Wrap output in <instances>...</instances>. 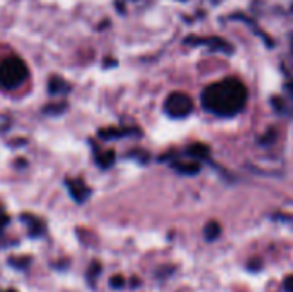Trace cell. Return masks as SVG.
Returning a JSON list of instances; mask_svg holds the SVG:
<instances>
[{
    "instance_id": "1",
    "label": "cell",
    "mask_w": 293,
    "mask_h": 292,
    "mask_svg": "<svg viewBox=\"0 0 293 292\" xmlns=\"http://www.w3.org/2000/svg\"><path fill=\"white\" fill-rule=\"evenodd\" d=\"M245 84L238 78H225L209 84L201 95L202 109L218 117H235L247 105Z\"/></svg>"
},
{
    "instance_id": "16",
    "label": "cell",
    "mask_w": 293,
    "mask_h": 292,
    "mask_svg": "<svg viewBox=\"0 0 293 292\" xmlns=\"http://www.w3.org/2000/svg\"><path fill=\"white\" fill-rule=\"evenodd\" d=\"M291 50H293V38H291Z\"/></svg>"
},
{
    "instance_id": "12",
    "label": "cell",
    "mask_w": 293,
    "mask_h": 292,
    "mask_svg": "<svg viewBox=\"0 0 293 292\" xmlns=\"http://www.w3.org/2000/svg\"><path fill=\"white\" fill-rule=\"evenodd\" d=\"M122 285H124V277L117 275L114 280H112V287H115V289H117V287H122Z\"/></svg>"
},
{
    "instance_id": "8",
    "label": "cell",
    "mask_w": 293,
    "mask_h": 292,
    "mask_svg": "<svg viewBox=\"0 0 293 292\" xmlns=\"http://www.w3.org/2000/svg\"><path fill=\"white\" fill-rule=\"evenodd\" d=\"M219 232H222V225H219L218 222H214V220H211V222L204 227V236H206L207 241L218 239Z\"/></svg>"
},
{
    "instance_id": "2",
    "label": "cell",
    "mask_w": 293,
    "mask_h": 292,
    "mask_svg": "<svg viewBox=\"0 0 293 292\" xmlns=\"http://www.w3.org/2000/svg\"><path fill=\"white\" fill-rule=\"evenodd\" d=\"M28 66L19 57H7L0 62V88L14 89L19 88L28 79Z\"/></svg>"
},
{
    "instance_id": "4",
    "label": "cell",
    "mask_w": 293,
    "mask_h": 292,
    "mask_svg": "<svg viewBox=\"0 0 293 292\" xmlns=\"http://www.w3.org/2000/svg\"><path fill=\"white\" fill-rule=\"evenodd\" d=\"M186 43L189 45H206L209 47L213 52H223V53H232L233 47L225 40L218 38V37H209V38H187Z\"/></svg>"
},
{
    "instance_id": "14",
    "label": "cell",
    "mask_w": 293,
    "mask_h": 292,
    "mask_svg": "<svg viewBox=\"0 0 293 292\" xmlns=\"http://www.w3.org/2000/svg\"><path fill=\"white\" fill-rule=\"evenodd\" d=\"M286 91H288V95H290V98L293 100V81H291V83H288V84H286Z\"/></svg>"
},
{
    "instance_id": "13",
    "label": "cell",
    "mask_w": 293,
    "mask_h": 292,
    "mask_svg": "<svg viewBox=\"0 0 293 292\" xmlns=\"http://www.w3.org/2000/svg\"><path fill=\"white\" fill-rule=\"evenodd\" d=\"M7 222H9V218L2 212H0V231H2V229L7 225Z\"/></svg>"
},
{
    "instance_id": "10",
    "label": "cell",
    "mask_w": 293,
    "mask_h": 292,
    "mask_svg": "<svg viewBox=\"0 0 293 292\" xmlns=\"http://www.w3.org/2000/svg\"><path fill=\"white\" fill-rule=\"evenodd\" d=\"M96 160H98V164L101 165L103 169H106V167H110L112 164H114V160H115V153L114 151H105L103 155H98L96 156Z\"/></svg>"
},
{
    "instance_id": "6",
    "label": "cell",
    "mask_w": 293,
    "mask_h": 292,
    "mask_svg": "<svg viewBox=\"0 0 293 292\" xmlns=\"http://www.w3.org/2000/svg\"><path fill=\"white\" fill-rule=\"evenodd\" d=\"M172 167L175 170H178L180 174H187V175H192V174H197L201 170V164L199 161H182V160H175L172 161Z\"/></svg>"
},
{
    "instance_id": "11",
    "label": "cell",
    "mask_w": 293,
    "mask_h": 292,
    "mask_svg": "<svg viewBox=\"0 0 293 292\" xmlns=\"http://www.w3.org/2000/svg\"><path fill=\"white\" fill-rule=\"evenodd\" d=\"M285 290L286 292H293V275H288L286 278H285Z\"/></svg>"
},
{
    "instance_id": "5",
    "label": "cell",
    "mask_w": 293,
    "mask_h": 292,
    "mask_svg": "<svg viewBox=\"0 0 293 292\" xmlns=\"http://www.w3.org/2000/svg\"><path fill=\"white\" fill-rule=\"evenodd\" d=\"M67 187H69L72 198H74L78 203H83V201H86L89 198V187L84 184L83 181H79V179H67Z\"/></svg>"
},
{
    "instance_id": "9",
    "label": "cell",
    "mask_w": 293,
    "mask_h": 292,
    "mask_svg": "<svg viewBox=\"0 0 293 292\" xmlns=\"http://www.w3.org/2000/svg\"><path fill=\"white\" fill-rule=\"evenodd\" d=\"M48 89H50V93H55V95L57 93H65L69 91V84L60 78H52L50 84H48Z\"/></svg>"
},
{
    "instance_id": "15",
    "label": "cell",
    "mask_w": 293,
    "mask_h": 292,
    "mask_svg": "<svg viewBox=\"0 0 293 292\" xmlns=\"http://www.w3.org/2000/svg\"><path fill=\"white\" fill-rule=\"evenodd\" d=\"M2 292H16V290H12V289H7V290H2Z\"/></svg>"
},
{
    "instance_id": "7",
    "label": "cell",
    "mask_w": 293,
    "mask_h": 292,
    "mask_svg": "<svg viewBox=\"0 0 293 292\" xmlns=\"http://www.w3.org/2000/svg\"><path fill=\"white\" fill-rule=\"evenodd\" d=\"M186 155L191 156V158H199V160H204L209 156V148L201 145V143H196V145H191L186 150Z\"/></svg>"
},
{
    "instance_id": "3",
    "label": "cell",
    "mask_w": 293,
    "mask_h": 292,
    "mask_svg": "<svg viewBox=\"0 0 293 292\" xmlns=\"http://www.w3.org/2000/svg\"><path fill=\"white\" fill-rule=\"evenodd\" d=\"M163 109L166 115H170L172 119H184V117L191 115V112L194 110V102L187 93L175 91L166 96Z\"/></svg>"
}]
</instances>
